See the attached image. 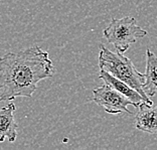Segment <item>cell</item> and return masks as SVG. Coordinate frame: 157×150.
Masks as SVG:
<instances>
[{
  "instance_id": "6da1fadb",
  "label": "cell",
  "mask_w": 157,
  "mask_h": 150,
  "mask_svg": "<svg viewBox=\"0 0 157 150\" xmlns=\"http://www.w3.org/2000/svg\"><path fill=\"white\" fill-rule=\"evenodd\" d=\"M48 52L38 45L0 58V102L15 98H31L39 82L55 74Z\"/></svg>"
},
{
  "instance_id": "7a4b0ae2",
  "label": "cell",
  "mask_w": 157,
  "mask_h": 150,
  "mask_svg": "<svg viewBox=\"0 0 157 150\" xmlns=\"http://www.w3.org/2000/svg\"><path fill=\"white\" fill-rule=\"evenodd\" d=\"M99 67L100 70H104L112 76L125 82L130 87L135 89L146 100L147 104L153 105L149 96H147L143 90L145 75L139 73L133 62L123 53L118 51L113 52L104 44H101L99 52Z\"/></svg>"
},
{
  "instance_id": "3957f363",
  "label": "cell",
  "mask_w": 157,
  "mask_h": 150,
  "mask_svg": "<svg viewBox=\"0 0 157 150\" xmlns=\"http://www.w3.org/2000/svg\"><path fill=\"white\" fill-rule=\"evenodd\" d=\"M103 35L109 44H114L116 51L124 53L130 44L146 37L147 31L137 25L134 17L125 16L120 19L113 18L103 31Z\"/></svg>"
},
{
  "instance_id": "277c9868",
  "label": "cell",
  "mask_w": 157,
  "mask_h": 150,
  "mask_svg": "<svg viewBox=\"0 0 157 150\" xmlns=\"http://www.w3.org/2000/svg\"><path fill=\"white\" fill-rule=\"evenodd\" d=\"M92 100L97 105L103 107L109 114H132L130 110H128V106L133 105L130 100L105 83L93 90Z\"/></svg>"
},
{
  "instance_id": "5b68a950",
  "label": "cell",
  "mask_w": 157,
  "mask_h": 150,
  "mask_svg": "<svg viewBox=\"0 0 157 150\" xmlns=\"http://www.w3.org/2000/svg\"><path fill=\"white\" fill-rule=\"evenodd\" d=\"M15 110L16 107L14 103H9L0 109V143L4 142L5 139L11 143L16 140L18 135V126L14 118Z\"/></svg>"
},
{
  "instance_id": "8992f818",
  "label": "cell",
  "mask_w": 157,
  "mask_h": 150,
  "mask_svg": "<svg viewBox=\"0 0 157 150\" xmlns=\"http://www.w3.org/2000/svg\"><path fill=\"white\" fill-rule=\"evenodd\" d=\"M99 78L101 79L105 84L109 85L110 87H112L113 89H115L116 91H118L122 95H124L125 97H127L132 102L133 106L136 107V108H139V106H140L143 102L147 103L146 100L142 97L135 89L130 87V86L125 83V82L112 76L111 74H109L108 72H106V71L100 70Z\"/></svg>"
},
{
  "instance_id": "52a82bcc",
  "label": "cell",
  "mask_w": 157,
  "mask_h": 150,
  "mask_svg": "<svg viewBox=\"0 0 157 150\" xmlns=\"http://www.w3.org/2000/svg\"><path fill=\"white\" fill-rule=\"evenodd\" d=\"M143 102L139 106L135 119V127L149 134L157 133V106L152 107Z\"/></svg>"
},
{
  "instance_id": "ba28073f",
  "label": "cell",
  "mask_w": 157,
  "mask_h": 150,
  "mask_svg": "<svg viewBox=\"0 0 157 150\" xmlns=\"http://www.w3.org/2000/svg\"><path fill=\"white\" fill-rule=\"evenodd\" d=\"M143 90L149 97L157 94V56L153 52L146 51V72Z\"/></svg>"
}]
</instances>
